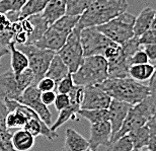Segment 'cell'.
I'll list each match as a JSON object with an SVG mask.
<instances>
[{
    "instance_id": "obj_1",
    "label": "cell",
    "mask_w": 156,
    "mask_h": 151,
    "mask_svg": "<svg viewBox=\"0 0 156 151\" xmlns=\"http://www.w3.org/2000/svg\"><path fill=\"white\" fill-rule=\"evenodd\" d=\"M128 2L126 0H96L83 12L76 27L83 30L86 27H99L126 12Z\"/></svg>"
},
{
    "instance_id": "obj_2",
    "label": "cell",
    "mask_w": 156,
    "mask_h": 151,
    "mask_svg": "<svg viewBox=\"0 0 156 151\" xmlns=\"http://www.w3.org/2000/svg\"><path fill=\"white\" fill-rule=\"evenodd\" d=\"M98 86L113 99L128 102L132 106L141 102L149 95V87L131 77L108 78L102 83L98 84Z\"/></svg>"
},
{
    "instance_id": "obj_3",
    "label": "cell",
    "mask_w": 156,
    "mask_h": 151,
    "mask_svg": "<svg viewBox=\"0 0 156 151\" xmlns=\"http://www.w3.org/2000/svg\"><path fill=\"white\" fill-rule=\"evenodd\" d=\"M79 18L80 16L64 15L55 23L49 27L42 39L38 41L35 46L41 49L51 50L56 53L59 52L65 45L69 34L76 27Z\"/></svg>"
},
{
    "instance_id": "obj_4",
    "label": "cell",
    "mask_w": 156,
    "mask_h": 151,
    "mask_svg": "<svg viewBox=\"0 0 156 151\" xmlns=\"http://www.w3.org/2000/svg\"><path fill=\"white\" fill-rule=\"evenodd\" d=\"M75 85L90 86L102 83L108 78V65L104 56H90L84 58L83 64L72 74Z\"/></svg>"
},
{
    "instance_id": "obj_5",
    "label": "cell",
    "mask_w": 156,
    "mask_h": 151,
    "mask_svg": "<svg viewBox=\"0 0 156 151\" xmlns=\"http://www.w3.org/2000/svg\"><path fill=\"white\" fill-rule=\"evenodd\" d=\"M35 83V76L27 68L20 74H14L7 70L0 74V99L2 100H17L24 90Z\"/></svg>"
},
{
    "instance_id": "obj_6",
    "label": "cell",
    "mask_w": 156,
    "mask_h": 151,
    "mask_svg": "<svg viewBox=\"0 0 156 151\" xmlns=\"http://www.w3.org/2000/svg\"><path fill=\"white\" fill-rule=\"evenodd\" d=\"M135 20V15L124 12L108 23L95 27L113 42L118 45H123L134 38Z\"/></svg>"
},
{
    "instance_id": "obj_7",
    "label": "cell",
    "mask_w": 156,
    "mask_h": 151,
    "mask_svg": "<svg viewBox=\"0 0 156 151\" xmlns=\"http://www.w3.org/2000/svg\"><path fill=\"white\" fill-rule=\"evenodd\" d=\"M152 119H153V115H152L151 105L147 96L141 102L137 103L131 108L122 128L112 137L111 144L120 138L126 136L130 132L147 125L148 122L151 121Z\"/></svg>"
},
{
    "instance_id": "obj_8",
    "label": "cell",
    "mask_w": 156,
    "mask_h": 151,
    "mask_svg": "<svg viewBox=\"0 0 156 151\" xmlns=\"http://www.w3.org/2000/svg\"><path fill=\"white\" fill-rule=\"evenodd\" d=\"M16 47L18 50L24 53L29 59V68L35 76L34 85L37 86L39 81L46 76L56 52L47 49H41L35 45H20Z\"/></svg>"
},
{
    "instance_id": "obj_9",
    "label": "cell",
    "mask_w": 156,
    "mask_h": 151,
    "mask_svg": "<svg viewBox=\"0 0 156 151\" xmlns=\"http://www.w3.org/2000/svg\"><path fill=\"white\" fill-rule=\"evenodd\" d=\"M80 33L81 30L75 27L72 31V33L69 34V37L67 38V41L63 48L57 52L62 61L66 64L71 74L75 73L80 68V66L83 64L84 58H85L83 54L82 45H81Z\"/></svg>"
},
{
    "instance_id": "obj_10",
    "label": "cell",
    "mask_w": 156,
    "mask_h": 151,
    "mask_svg": "<svg viewBox=\"0 0 156 151\" xmlns=\"http://www.w3.org/2000/svg\"><path fill=\"white\" fill-rule=\"evenodd\" d=\"M80 40L84 57L104 56L107 49L115 44V42L105 37L95 27L81 30Z\"/></svg>"
},
{
    "instance_id": "obj_11",
    "label": "cell",
    "mask_w": 156,
    "mask_h": 151,
    "mask_svg": "<svg viewBox=\"0 0 156 151\" xmlns=\"http://www.w3.org/2000/svg\"><path fill=\"white\" fill-rule=\"evenodd\" d=\"M41 95H42V92L38 89V87L36 85H30L23 91L16 102L29 106L33 111H35L40 116V118L49 127H51L53 124L51 112L48 109V106L43 103Z\"/></svg>"
},
{
    "instance_id": "obj_12",
    "label": "cell",
    "mask_w": 156,
    "mask_h": 151,
    "mask_svg": "<svg viewBox=\"0 0 156 151\" xmlns=\"http://www.w3.org/2000/svg\"><path fill=\"white\" fill-rule=\"evenodd\" d=\"M17 108L27 116V124L23 129L30 132L33 136H43L50 141H53L58 137V134L52 132L49 126L40 118V116L35 111H33L29 106L21 105L20 102H17Z\"/></svg>"
},
{
    "instance_id": "obj_13",
    "label": "cell",
    "mask_w": 156,
    "mask_h": 151,
    "mask_svg": "<svg viewBox=\"0 0 156 151\" xmlns=\"http://www.w3.org/2000/svg\"><path fill=\"white\" fill-rule=\"evenodd\" d=\"M112 97L98 85L84 87V96L80 110H108Z\"/></svg>"
},
{
    "instance_id": "obj_14",
    "label": "cell",
    "mask_w": 156,
    "mask_h": 151,
    "mask_svg": "<svg viewBox=\"0 0 156 151\" xmlns=\"http://www.w3.org/2000/svg\"><path fill=\"white\" fill-rule=\"evenodd\" d=\"M112 125L110 121L91 124L90 126L89 145L91 148L98 149L99 146L110 147L112 140Z\"/></svg>"
},
{
    "instance_id": "obj_15",
    "label": "cell",
    "mask_w": 156,
    "mask_h": 151,
    "mask_svg": "<svg viewBox=\"0 0 156 151\" xmlns=\"http://www.w3.org/2000/svg\"><path fill=\"white\" fill-rule=\"evenodd\" d=\"M132 105L121 100L112 99V102L108 106V116H110V121L112 125V137L114 136L117 132L120 130L123 126L125 120H126L128 114H129Z\"/></svg>"
},
{
    "instance_id": "obj_16",
    "label": "cell",
    "mask_w": 156,
    "mask_h": 151,
    "mask_svg": "<svg viewBox=\"0 0 156 151\" xmlns=\"http://www.w3.org/2000/svg\"><path fill=\"white\" fill-rule=\"evenodd\" d=\"M108 78H126L129 76L130 58L125 54L122 47L115 57L108 59Z\"/></svg>"
},
{
    "instance_id": "obj_17",
    "label": "cell",
    "mask_w": 156,
    "mask_h": 151,
    "mask_svg": "<svg viewBox=\"0 0 156 151\" xmlns=\"http://www.w3.org/2000/svg\"><path fill=\"white\" fill-rule=\"evenodd\" d=\"M49 2L50 0H27L20 12H9L6 15L11 23L27 20L33 15L42 13Z\"/></svg>"
},
{
    "instance_id": "obj_18",
    "label": "cell",
    "mask_w": 156,
    "mask_h": 151,
    "mask_svg": "<svg viewBox=\"0 0 156 151\" xmlns=\"http://www.w3.org/2000/svg\"><path fill=\"white\" fill-rule=\"evenodd\" d=\"M66 0H50L44 11L40 14L50 27L66 15Z\"/></svg>"
},
{
    "instance_id": "obj_19",
    "label": "cell",
    "mask_w": 156,
    "mask_h": 151,
    "mask_svg": "<svg viewBox=\"0 0 156 151\" xmlns=\"http://www.w3.org/2000/svg\"><path fill=\"white\" fill-rule=\"evenodd\" d=\"M156 9L152 7H145L136 17L134 24V37L139 38L143 34L151 29V24L153 23Z\"/></svg>"
},
{
    "instance_id": "obj_20",
    "label": "cell",
    "mask_w": 156,
    "mask_h": 151,
    "mask_svg": "<svg viewBox=\"0 0 156 151\" xmlns=\"http://www.w3.org/2000/svg\"><path fill=\"white\" fill-rule=\"evenodd\" d=\"M64 146L71 151H85L90 147L89 141L72 128H68L65 131Z\"/></svg>"
},
{
    "instance_id": "obj_21",
    "label": "cell",
    "mask_w": 156,
    "mask_h": 151,
    "mask_svg": "<svg viewBox=\"0 0 156 151\" xmlns=\"http://www.w3.org/2000/svg\"><path fill=\"white\" fill-rule=\"evenodd\" d=\"M8 49L10 51V64H11V70L13 71L14 74H20L24 70L29 68V59L27 55L17 49L16 45L14 42H11L9 44Z\"/></svg>"
},
{
    "instance_id": "obj_22",
    "label": "cell",
    "mask_w": 156,
    "mask_h": 151,
    "mask_svg": "<svg viewBox=\"0 0 156 151\" xmlns=\"http://www.w3.org/2000/svg\"><path fill=\"white\" fill-rule=\"evenodd\" d=\"M11 143L16 151H30L35 146V136L24 129H20L12 133Z\"/></svg>"
},
{
    "instance_id": "obj_23",
    "label": "cell",
    "mask_w": 156,
    "mask_h": 151,
    "mask_svg": "<svg viewBox=\"0 0 156 151\" xmlns=\"http://www.w3.org/2000/svg\"><path fill=\"white\" fill-rule=\"evenodd\" d=\"M68 74H70V71L66 64L62 61L57 53H56L55 57L53 58V60L50 64V67L46 73V77L51 78L55 81L56 84H58L62 79H64Z\"/></svg>"
},
{
    "instance_id": "obj_24",
    "label": "cell",
    "mask_w": 156,
    "mask_h": 151,
    "mask_svg": "<svg viewBox=\"0 0 156 151\" xmlns=\"http://www.w3.org/2000/svg\"><path fill=\"white\" fill-rule=\"evenodd\" d=\"M155 68L156 66L150 64V63L132 65L129 69V76L138 82L150 80V78L153 76L155 72Z\"/></svg>"
},
{
    "instance_id": "obj_25",
    "label": "cell",
    "mask_w": 156,
    "mask_h": 151,
    "mask_svg": "<svg viewBox=\"0 0 156 151\" xmlns=\"http://www.w3.org/2000/svg\"><path fill=\"white\" fill-rule=\"evenodd\" d=\"M79 111H80V106L70 103V106H68V108L64 109L63 111L59 112V116H58L57 120L53 123L52 126L50 127L51 131L56 133V131H57L62 125H64L65 123H67L68 121H76L78 112Z\"/></svg>"
},
{
    "instance_id": "obj_26",
    "label": "cell",
    "mask_w": 156,
    "mask_h": 151,
    "mask_svg": "<svg viewBox=\"0 0 156 151\" xmlns=\"http://www.w3.org/2000/svg\"><path fill=\"white\" fill-rule=\"evenodd\" d=\"M128 136L130 137L131 141H132L134 149L147 150L149 141V129L147 125L130 132Z\"/></svg>"
},
{
    "instance_id": "obj_27",
    "label": "cell",
    "mask_w": 156,
    "mask_h": 151,
    "mask_svg": "<svg viewBox=\"0 0 156 151\" xmlns=\"http://www.w3.org/2000/svg\"><path fill=\"white\" fill-rule=\"evenodd\" d=\"M96 0H66V15L81 16L83 12Z\"/></svg>"
},
{
    "instance_id": "obj_28",
    "label": "cell",
    "mask_w": 156,
    "mask_h": 151,
    "mask_svg": "<svg viewBox=\"0 0 156 151\" xmlns=\"http://www.w3.org/2000/svg\"><path fill=\"white\" fill-rule=\"evenodd\" d=\"M78 115L89 121L90 124L105 122L110 119L108 110H80Z\"/></svg>"
},
{
    "instance_id": "obj_29",
    "label": "cell",
    "mask_w": 156,
    "mask_h": 151,
    "mask_svg": "<svg viewBox=\"0 0 156 151\" xmlns=\"http://www.w3.org/2000/svg\"><path fill=\"white\" fill-rule=\"evenodd\" d=\"M27 0H2L0 1V12L7 14L9 12H20Z\"/></svg>"
},
{
    "instance_id": "obj_30",
    "label": "cell",
    "mask_w": 156,
    "mask_h": 151,
    "mask_svg": "<svg viewBox=\"0 0 156 151\" xmlns=\"http://www.w3.org/2000/svg\"><path fill=\"white\" fill-rule=\"evenodd\" d=\"M133 149L132 141H131L130 137L126 135V136L115 141L114 143H112L108 151H131Z\"/></svg>"
},
{
    "instance_id": "obj_31",
    "label": "cell",
    "mask_w": 156,
    "mask_h": 151,
    "mask_svg": "<svg viewBox=\"0 0 156 151\" xmlns=\"http://www.w3.org/2000/svg\"><path fill=\"white\" fill-rule=\"evenodd\" d=\"M149 102L151 105L152 115H153V120L156 121V68L153 76L150 78V82H149Z\"/></svg>"
},
{
    "instance_id": "obj_32",
    "label": "cell",
    "mask_w": 156,
    "mask_h": 151,
    "mask_svg": "<svg viewBox=\"0 0 156 151\" xmlns=\"http://www.w3.org/2000/svg\"><path fill=\"white\" fill-rule=\"evenodd\" d=\"M74 81H73V77H72V74H68L64 79H62L60 82L57 84V89L58 93H62V94H68L70 92L72 88L74 87Z\"/></svg>"
},
{
    "instance_id": "obj_33",
    "label": "cell",
    "mask_w": 156,
    "mask_h": 151,
    "mask_svg": "<svg viewBox=\"0 0 156 151\" xmlns=\"http://www.w3.org/2000/svg\"><path fill=\"white\" fill-rule=\"evenodd\" d=\"M68 95L70 97V102L72 105H77L81 106L84 96V87L79 85H74L72 90L68 93Z\"/></svg>"
},
{
    "instance_id": "obj_34",
    "label": "cell",
    "mask_w": 156,
    "mask_h": 151,
    "mask_svg": "<svg viewBox=\"0 0 156 151\" xmlns=\"http://www.w3.org/2000/svg\"><path fill=\"white\" fill-rule=\"evenodd\" d=\"M148 129H149V141L147 145V150L149 151H156V121L152 119L148 122Z\"/></svg>"
},
{
    "instance_id": "obj_35",
    "label": "cell",
    "mask_w": 156,
    "mask_h": 151,
    "mask_svg": "<svg viewBox=\"0 0 156 151\" xmlns=\"http://www.w3.org/2000/svg\"><path fill=\"white\" fill-rule=\"evenodd\" d=\"M37 87L41 92H46V91H55L56 87H57V84L55 83V81L51 79L49 77H44L42 78L39 83L37 84Z\"/></svg>"
},
{
    "instance_id": "obj_36",
    "label": "cell",
    "mask_w": 156,
    "mask_h": 151,
    "mask_svg": "<svg viewBox=\"0 0 156 151\" xmlns=\"http://www.w3.org/2000/svg\"><path fill=\"white\" fill-rule=\"evenodd\" d=\"M70 97L68 94H62V93H58L57 96H56L54 106L55 109L57 110L58 112L63 111L64 109L68 108L70 106Z\"/></svg>"
},
{
    "instance_id": "obj_37",
    "label": "cell",
    "mask_w": 156,
    "mask_h": 151,
    "mask_svg": "<svg viewBox=\"0 0 156 151\" xmlns=\"http://www.w3.org/2000/svg\"><path fill=\"white\" fill-rule=\"evenodd\" d=\"M149 62V58L147 54L143 49H140L137 51L130 59V65H139V64H147Z\"/></svg>"
},
{
    "instance_id": "obj_38",
    "label": "cell",
    "mask_w": 156,
    "mask_h": 151,
    "mask_svg": "<svg viewBox=\"0 0 156 151\" xmlns=\"http://www.w3.org/2000/svg\"><path fill=\"white\" fill-rule=\"evenodd\" d=\"M138 42L142 47L156 44V36L153 34V31L149 30L138 38Z\"/></svg>"
},
{
    "instance_id": "obj_39",
    "label": "cell",
    "mask_w": 156,
    "mask_h": 151,
    "mask_svg": "<svg viewBox=\"0 0 156 151\" xmlns=\"http://www.w3.org/2000/svg\"><path fill=\"white\" fill-rule=\"evenodd\" d=\"M13 39L14 34L12 31H0V48H8Z\"/></svg>"
},
{
    "instance_id": "obj_40",
    "label": "cell",
    "mask_w": 156,
    "mask_h": 151,
    "mask_svg": "<svg viewBox=\"0 0 156 151\" xmlns=\"http://www.w3.org/2000/svg\"><path fill=\"white\" fill-rule=\"evenodd\" d=\"M56 96H57V94H56L55 91H46V92H42L41 99H42V102L44 105H46L48 106L54 105Z\"/></svg>"
},
{
    "instance_id": "obj_41",
    "label": "cell",
    "mask_w": 156,
    "mask_h": 151,
    "mask_svg": "<svg viewBox=\"0 0 156 151\" xmlns=\"http://www.w3.org/2000/svg\"><path fill=\"white\" fill-rule=\"evenodd\" d=\"M12 23L8 20L7 15L0 12V31H11Z\"/></svg>"
},
{
    "instance_id": "obj_42",
    "label": "cell",
    "mask_w": 156,
    "mask_h": 151,
    "mask_svg": "<svg viewBox=\"0 0 156 151\" xmlns=\"http://www.w3.org/2000/svg\"><path fill=\"white\" fill-rule=\"evenodd\" d=\"M143 50L147 54L149 60L156 61V44H152V45H147L143 47Z\"/></svg>"
},
{
    "instance_id": "obj_43",
    "label": "cell",
    "mask_w": 156,
    "mask_h": 151,
    "mask_svg": "<svg viewBox=\"0 0 156 151\" xmlns=\"http://www.w3.org/2000/svg\"><path fill=\"white\" fill-rule=\"evenodd\" d=\"M0 151H16L11 143V138L0 139Z\"/></svg>"
},
{
    "instance_id": "obj_44",
    "label": "cell",
    "mask_w": 156,
    "mask_h": 151,
    "mask_svg": "<svg viewBox=\"0 0 156 151\" xmlns=\"http://www.w3.org/2000/svg\"><path fill=\"white\" fill-rule=\"evenodd\" d=\"M10 53V51H9L8 48H0V59H1L3 56L7 55ZM0 66H1V64H0Z\"/></svg>"
},
{
    "instance_id": "obj_45",
    "label": "cell",
    "mask_w": 156,
    "mask_h": 151,
    "mask_svg": "<svg viewBox=\"0 0 156 151\" xmlns=\"http://www.w3.org/2000/svg\"><path fill=\"white\" fill-rule=\"evenodd\" d=\"M150 30L153 31V34L156 36V13H155V16H154V20H153V23H152V24H151Z\"/></svg>"
},
{
    "instance_id": "obj_46",
    "label": "cell",
    "mask_w": 156,
    "mask_h": 151,
    "mask_svg": "<svg viewBox=\"0 0 156 151\" xmlns=\"http://www.w3.org/2000/svg\"><path fill=\"white\" fill-rule=\"evenodd\" d=\"M85 151H98V149H94V148H91V147H89V148L86 149Z\"/></svg>"
},
{
    "instance_id": "obj_47",
    "label": "cell",
    "mask_w": 156,
    "mask_h": 151,
    "mask_svg": "<svg viewBox=\"0 0 156 151\" xmlns=\"http://www.w3.org/2000/svg\"><path fill=\"white\" fill-rule=\"evenodd\" d=\"M62 151H71V150H70V149H68L67 147L63 146V148H62Z\"/></svg>"
},
{
    "instance_id": "obj_48",
    "label": "cell",
    "mask_w": 156,
    "mask_h": 151,
    "mask_svg": "<svg viewBox=\"0 0 156 151\" xmlns=\"http://www.w3.org/2000/svg\"><path fill=\"white\" fill-rule=\"evenodd\" d=\"M131 151H145V150H140V149H133V150H131Z\"/></svg>"
},
{
    "instance_id": "obj_49",
    "label": "cell",
    "mask_w": 156,
    "mask_h": 151,
    "mask_svg": "<svg viewBox=\"0 0 156 151\" xmlns=\"http://www.w3.org/2000/svg\"><path fill=\"white\" fill-rule=\"evenodd\" d=\"M145 151H149V150H145Z\"/></svg>"
},
{
    "instance_id": "obj_50",
    "label": "cell",
    "mask_w": 156,
    "mask_h": 151,
    "mask_svg": "<svg viewBox=\"0 0 156 151\" xmlns=\"http://www.w3.org/2000/svg\"><path fill=\"white\" fill-rule=\"evenodd\" d=\"M0 1H2V0H0Z\"/></svg>"
}]
</instances>
